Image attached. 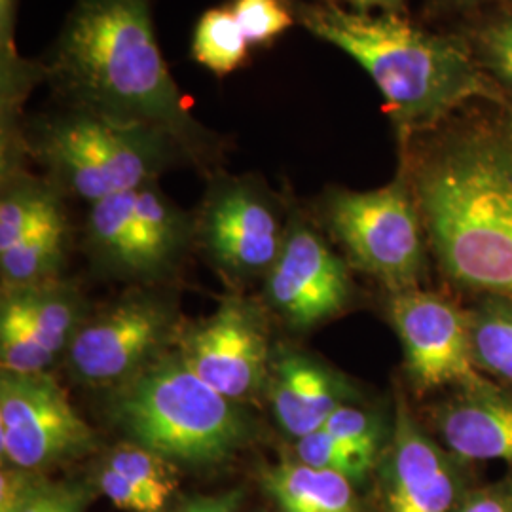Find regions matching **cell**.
Returning <instances> with one entry per match:
<instances>
[{
  "instance_id": "cell-1",
  "label": "cell",
  "mask_w": 512,
  "mask_h": 512,
  "mask_svg": "<svg viewBox=\"0 0 512 512\" xmlns=\"http://www.w3.org/2000/svg\"><path fill=\"white\" fill-rule=\"evenodd\" d=\"M404 171L444 281L512 296V118L446 133Z\"/></svg>"
},
{
  "instance_id": "cell-2",
  "label": "cell",
  "mask_w": 512,
  "mask_h": 512,
  "mask_svg": "<svg viewBox=\"0 0 512 512\" xmlns=\"http://www.w3.org/2000/svg\"><path fill=\"white\" fill-rule=\"evenodd\" d=\"M148 0H76L44 74L69 109L202 143L154 35Z\"/></svg>"
},
{
  "instance_id": "cell-3",
  "label": "cell",
  "mask_w": 512,
  "mask_h": 512,
  "mask_svg": "<svg viewBox=\"0 0 512 512\" xmlns=\"http://www.w3.org/2000/svg\"><path fill=\"white\" fill-rule=\"evenodd\" d=\"M294 14L311 35L351 55L370 74L404 133L433 128L461 103L492 95L461 44L425 33L397 14L372 16L334 4H298Z\"/></svg>"
},
{
  "instance_id": "cell-4",
  "label": "cell",
  "mask_w": 512,
  "mask_h": 512,
  "mask_svg": "<svg viewBox=\"0 0 512 512\" xmlns=\"http://www.w3.org/2000/svg\"><path fill=\"white\" fill-rule=\"evenodd\" d=\"M112 418L139 446L186 465H213L251 439L253 423L184 363L156 357L114 393Z\"/></svg>"
},
{
  "instance_id": "cell-5",
  "label": "cell",
  "mask_w": 512,
  "mask_h": 512,
  "mask_svg": "<svg viewBox=\"0 0 512 512\" xmlns=\"http://www.w3.org/2000/svg\"><path fill=\"white\" fill-rule=\"evenodd\" d=\"M29 145L59 183L95 203L152 183L179 143L164 129L69 109L37 118Z\"/></svg>"
},
{
  "instance_id": "cell-6",
  "label": "cell",
  "mask_w": 512,
  "mask_h": 512,
  "mask_svg": "<svg viewBox=\"0 0 512 512\" xmlns=\"http://www.w3.org/2000/svg\"><path fill=\"white\" fill-rule=\"evenodd\" d=\"M323 215L351 266L389 294L420 289L427 277L429 241L404 169L376 190H330Z\"/></svg>"
},
{
  "instance_id": "cell-7",
  "label": "cell",
  "mask_w": 512,
  "mask_h": 512,
  "mask_svg": "<svg viewBox=\"0 0 512 512\" xmlns=\"http://www.w3.org/2000/svg\"><path fill=\"white\" fill-rule=\"evenodd\" d=\"M480 482L478 465L450 452L397 389L391 439L372 478V511L458 512Z\"/></svg>"
},
{
  "instance_id": "cell-8",
  "label": "cell",
  "mask_w": 512,
  "mask_h": 512,
  "mask_svg": "<svg viewBox=\"0 0 512 512\" xmlns=\"http://www.w3.org/2000/svg\"><path fill=\"white\" fill-rule=\"evenodd\" d=\"M385 306L403 348L406 380L418 399L482 376L473 363L467 306L423 287L391 293Z\"/></svg>"
},
{
  "instance_id": "cell-9",
  "label": "cell",
  "mask_w": 512,
  "mask_h": 512,
  "mask_svg": "<svg viewBox=\"0 0 512 512\" xmlns=\"http://www.w3.org/2000/svg\"><path fill=\"white\" fill-rule=\"evenodd\" d=\"M95 444L92 427L48 374L0 378V452L23 471H40L78 458Z\"/></svg>"
},
{
  "instance_id": "cell-10",
  "label": "cell",
  "mask_w": 512,
  "mask_h": 512,
  "mask_svg": "<svg viewBox=\"0 0 512 512\" xmlns=\"http://www.w3.org/2000/svg\"><path fill=\"white\" fill-rule=\"evenodd\" d=\"M266 294L277 313L310 329L348 310L353 281L348 264L302 219H291L281 253L268 272Z\"/></svg>"
},
{
  "instance_id": "cell-11",
  "label": "cell",
  "mask_w": 512,
  "mask_h": 512,
  "mask_svg": "<svg viewBox=\"0 0 512 512\" xmlns=\"http://www.w3.org/2000/svg\"><path fill=\"white\" fill-rule=\"evenodd\" d=\"M285 232L272 194L253 179H222L203 203V243L228 272H270Z\"/></svg>"
},
{
  "instance_id": "cell-12",
  "label": "cell",
  "mask_w": 512,
  "mask_h": 512,
  "mask_svg": "<svg viewBox=\"0 0 512 512\" xmlns=\"http://www.w3.org/2000/svg\"><path fill=\"white\" fill-rule=\"evenodd\" d=\"M181 357L203 382L234 403L255 399L268 380V336L255 308L232 298L190 330Z\"/></svg>"
},
{
  "instance_id": "cell-13",
  "label": "cell",
  "mask_w": 512,
  "mask_h": 512,
  "mask_svg": "<svg viewBox=\"0 0 512 512\" xmlns=\"http://www.w3.org/2000/svg\"><path fill=\"white\" fill-rule=\"evenodd\" d=\"M167 329L169 317L160 304L122 302L74 334L71 370L82 384L120 387L156 359Z\"/></svg>"
},
{
  "instance_id": "cell-14",
  "label": "cell",
  "mask_w": 512,
  "mask_h": 512,
  "mask_svg": "<svg viewBox=\"0 0 512 512\" xmlns=\"http://www.w3.org/2000/svg\"><path fill=\"white\" fill-rule=\"evenodd\" d=\"M423 423L459 458L499 461L512 473V387L486 376L446 391L423 408Z\"/></svg>"
},
{
  "instance_id": "cell-15",
  "label": "cell",
  "mask_w": 512,
  "mask_h": 512,
  "mask_svg": "<svg viewBox=\"0 0 512 512\" xmlns=\"http://www.w3.org/2000/svg\"><path fill=\"white\" fill-rule=\"evenodd\" d=\"M268 382L275 420L296 440L319 431L344 404L365 403L346 374L304 353L279 355Z\"/></svg>"
},
{
  "instance_id": "cell-16",
  "label": "cell",
  "mask_w": 512,
  "mask_h": 512,
  "mask_svg": "<svg viewBox=\"0 0 512 512\" xmlns=\"http://www.w3.org/2000/svg\"><path fill=\"white\" fill-rule=\"evenodd\" d=\"M262 486L283 512H374L355 482L298 459L266 469Z\"/></svg>"
},
{
  "instance_id": "cell-17",
  "label": "cell",
  "mask_w": 512,
  "mask_h": 512,
  "mask_svg": "<svg viewBox=\"0 0 512 512\" xmlns=\"http://www.w3.org/2000/svg\"><path fill=\"white\" fill-rule=\"evenodd\" d=\"M135 190L92 203L86 236L93 253L112 268L129 274L162 272L150 253L135 215Z\"/></svg>"
},
{
  "instance_id": "cell-18",
  "label": "cell",
  "mask_w": 512,
  "mask_h": 512,
  "mask_svg": "<svg viewBox=\"0 0 512 512\" xmlns=\"http://www.w3.org/2000/svg\"><path fill=\"white\" fill-rule=\"evenodd\" d=\"M467 311L476 370L512 387V296H476Z\"/></svg>"
},
{
  "instance_id": "cell-19",
  "label": "cell",
  "mask_w": 512,
  "mask_h": 512,
  "mask_svg": "<svg viewBox=\"0 0 512 512\" xmlns=\"http://www.w3.org/2000/svg\"><path fill=\"white\" fill-rule=\"evenodd\" d=\"M4 302L18 310L23 321L31 327L38 342L55 359L63 349L69 348L78 332V304L69 291L52 281L31 287L6 289Z\"/></svg>"
},
{
  "instance_id": "cell-20",
  "label": "cell",
  "mask_w": 512,
  "mask_h": 512,
  "mask_svg": "<svg viewBox=\"0 0 512 512\" xmlns=\"http://www.w3.org/2000/svg\"><path fill=\"white\" fill-rule=\"evenodd\" d=\"M67 230L63 207H59L16 247L0 253L4 289L31 287L50 281L63 264Z\"/></svg>"
},
{
  "instance_id": "cell-21",
  "label": "cell",
  "mask_w": 512,
  "mask_h": 512,
  "mask_svg": "<svg viewBox=\"0 0 512 512\" xmlns=\"http://www.w3.org/2000/svg\"><path fill=\"white\" fill-rule=\"evenodd\" d=\"M92 494L86 486L50 482L23 469L0 476V512H86Z\"/></svg>"
},
{
  "instance_id": "cell-22",
  "label": "cell",
  "mask_w": 512,
  "mask_h": 512,
  "mask_svg": "<svg viewBox=\"0 0 512 512\" xmlns=\"http://www.w3.org/2000/svg\"><path fill=\"white\" fill-rule=\"evenodd\" d=\"M249 48L232 8L207 10L194 29L192 57L217 76L239 69Z\"/></svg>"
},
{
  "instance_id": "cell-23",
  "label": "cell",
  "mask_w": 512,
  "mask_h": 512,
  "mask_svg": "<svg viewBox=\"0 0 512 512\" xmlns=\"http://www.w3.org/2000/svg\"><path fill=\"white\" fill-rule=\"evenodd\" d=\"M59 207L61 202L50 186L27 179L8 184L0 202V253L16 247Z\"/></svg>"
},
{
  "instance_id": "cell-24",
  "label": "cell",
  "mask_w": 512,
  "mask_h": 512,
  "mask_svg": "<svg viewBox=\"0 0 512 512\" xmlns=\"http://www.w3.org/2000/svg\"><path fill=\"white\" fill-rule=\"evenodd\" d=\"M321 429L351 450L380 461L391 439L393 408L387 420L382 412L368 408L365 403L344 404Z\"/></svg>"
},
{
  "instance_id": "cell-25",
  "label": "cell",
  "mask_w": 512,
  "mask_h": 512,
  "mask_svg": "<svg viewBox=\"0 0 512 512\" xmlns=\"http://www.w3.org/2000/svg\"><path fill=\"white\" fill-rule=\"evenodd\" d=\"M107 467L126 476L129 482L145 490L164 507L179 486L175 463L135 442L114 448L107 459Z\"/></svg>"
},
{
  "instance_id": "cell-26",
  "label": "cell",
  "mask_w": 512,
  "mask_h": 512,
  "mask_svg": "<svg viewBox=\"0 0 512 512\" xmlns=\"http://www.w3.org/2000/svg\"><path fill=\"white\" fill-rule=\"evenodd\" d=\"M55 357L38 342L35 332L16 308L2 300L0 313V365L12 374H46Z\"/></svg>"
},
{
  "instance_id": "cell-27",
  "label": "cell",
  "mask_w": 512,
  "mask_h": 512,
  "mask_svg": "<svg viewBox=\"0 0 512 512\" xmlns=\"http://www.w3.org/2000/svg\"><path fill=\"white\" fill-rule=\"evenodd\" d=\"M296 459L310 467L344 475L359 488L365 486L366 482H372L380 463L378 459L351 450L342 442L332 439L323 429L311 433L304 439L296 440Z\"/></svg>"
},
{
  "instance_id": "cell-28",
  "label": "cell",
  "mask_w": 512,
  "mask_h": 512,
  "mask_svg": "<svg viewBox=\"0 0 512 512\" xmlns=\"http://www.w3.org/2000/svg\"><path fill=\"white\" fill-rule=\"evenodd\" d=\"M16 0H0V57H2V118H10L37 78V67L27 65L14 44Z\"/></svg>"
},
{
  "instance_id": "cell-29",
  "label": "cell",
  "mask_w": 512,
  "mask_h": 512,
  "mask_svg": "<svg viewBox=\"0 0 512 512\" xmlns=\"http://www.w3.org/2000/svg\"><path fill=\"white\" fill-rule=\"evenodd\" d=\"M230 8L251 48L272 44L296 21L283 0H234Z\"/></svg>"
},
{
  "instance_id": "cell-30",
  "label": "cell",
  "mask_w": 512,
  "mask_h": 512,
  "mask_svg": "<svg viewBox=\"0 0 512 512\" xmlns=\"http://www.w3.org/2000/svg\"><path fill=\"white\" fill-rule=\"evenodd\" d=\"M99 488L107 495L110 503L126 512H164V505L158 503L152 495L129 482L126 476L112 471L105 465L99 476Z\"/></svg>"
},
{
  "instance_id": "cell-31",
  "label": "cell",
  "mask_w": 512,
  "mask_h": 512,
  "mask_svg": "<svg viewBox=\"0 0 512 512\" xmlns=\"http://www.w3.org/2000/svg\"><path fill=\"white\" fill-rule=\"evenodd\" d=\"M458 512H512L511 471L492 482L476 484Z\"/></svg>"
},
{
  "instance_id": "cell-32",
  "label": "cell",
  "mask_w": 512,
  "mask_h": 512,
  "mask_svg": "<svg viewBox=\"0 0 512 512\" xmlns=\"http://www.w3.org/2000/svg\"><path fill=\"white\" fill-rule=\"evenodd\" d=\"M484 48L497 74L512 86V19L494 25L486 33Z\"/></svg>"
},
{
  "instance_id": "cell-33",
  "label": "cell",
  "mask_w": 512,
  "mask_h": 512,
  "mask_svg": "<svg viewBox=\"0 0 512 512\" xmlns=\"http://www.w3.org/2000/svg\"><path fill=\"white\" fill-rule=\"evenodd\" d=\"M243 494L239 490L228 494L211 495V497H198L192 499L183 512H236L241 503Z\"/></svg>"
},
{
  "instance_id": "cell-34",
  "label": "cell",
  "mask_w": 512,
  "mask_h": 512,
  "mask_svg": "<svg viewBox=\"0 0 512 512\" xmlns=\"http://www.w3.org/2000/svg\"><path fill=\"white\" fill-rule=\"evenodd\" d=\"M351 4L357 12H368L374 8H380L387 14H395L403 8L404 0H344Z\"/></svg>"
}]
</instances>
